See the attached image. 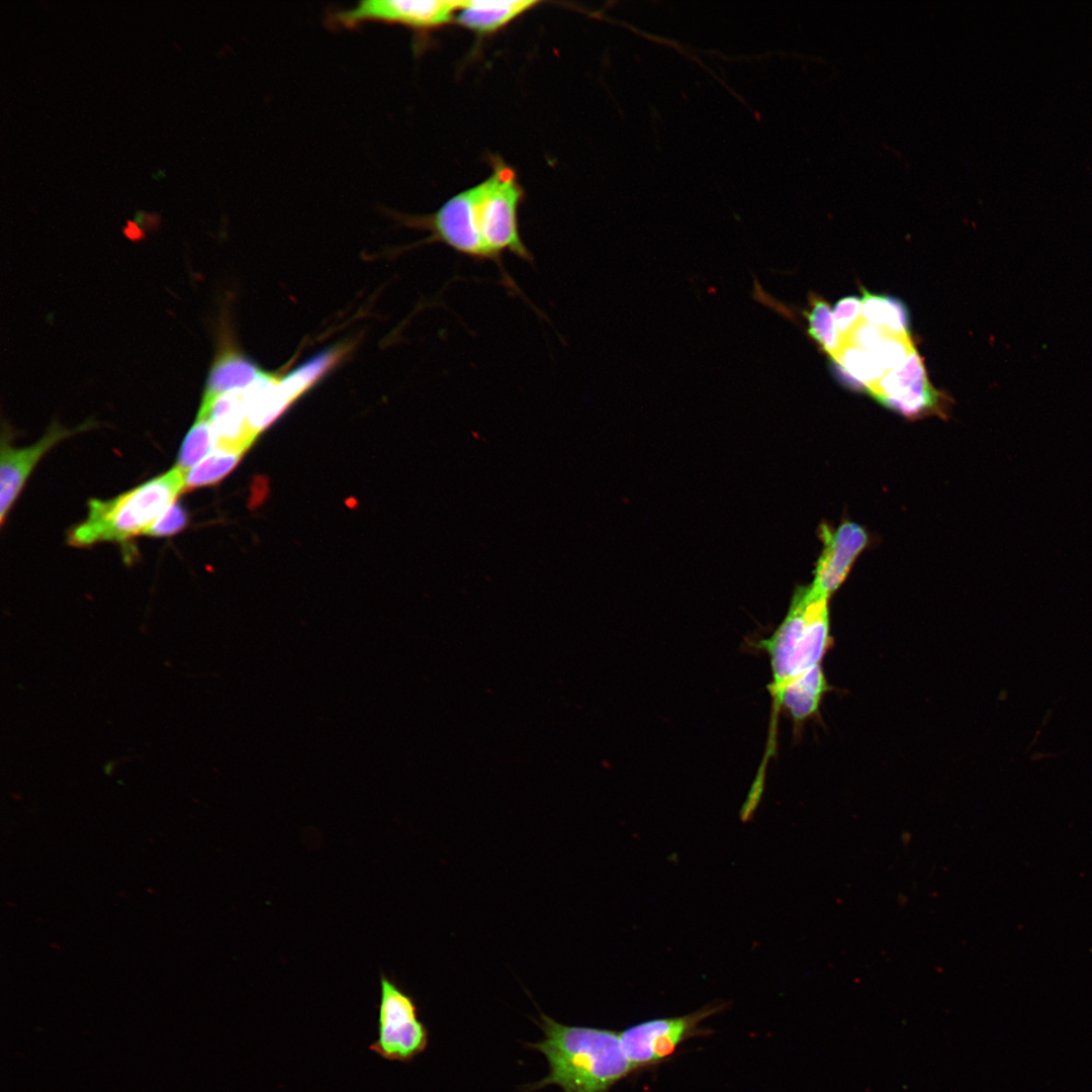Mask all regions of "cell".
<instances>
[{"instance_id":"cell-1","label":"cell","mask_w":1092,"mask_h":1092,"mask_svg":"<svg viewBox=\"0 0 1092 1092\" xmlns=\"http://www.w3.org/2000/svg\"><path fill=\"white\" fill-rule=\"evenodd\" d=\"M538 1025L544 1038L527 1046L544 1055L549 1073L525 1086L522 1092H534L549 1085L560 1087L562 1092H610L633 1072L619 1032L562 1024L544 1013H540Z\"/></svg>"},{"instance_id":"cell-2","label":"cell","mask_w":1092,"mask_h":1092,"mask_svg":"<svg viewBox=\"0 0 1092 1092\" xmlns=\"http://www.w3.org/2000/svg\"><path fill=\"white\" fill-rule=\"evenodd\" d=\"M185 473L178 467L111 499H90L87 518L72 528L68 541L77 547L123 543L147 535L159 517L184 492Z\"/></svg>"},{"instance_id":"cell-3","label":"cell","mask_w":1092,"mask_h":1092,"mask_svg":"<svg viewBox=\"0 0 1092 1092\" xmlns=\"http://www.w3.org/2000/svg\"><path fill=\"white\" fill-rule=\"evenodd\" d=\"M828 600L810 586L799 587L780 626L758 641V648L769 656L771 700L788 682L821 664L831 641Z\"/></svg>"},{"instance_id":"cell-4","label":"cell","mask_w":1092,"mask_h":1092,"mask_svg":"<svg viewBox=\"0 0 1092 1092\" xmlns=\"http://www.w3.org/2000/svg\"><path fill=\"white\" fill-rule=\"evenodd\" d=\"M481 183L482 239L487 260L502 268L508 278L502 264L506 253L527 263L534 261L519 229L518 212L523 192L515 172L503 163L496 164L491 175Z\"/></svg>"},{"instance_id":"cell-5","label":"cell","mask_w":1092,"mask_h":1092,"mask_svg":"<svg viewBox=\"0 0 1092 1092\" xmlns=\"http://www.w3.org/2000/svg\"><path fill=\"white\" fill-rule=\"evenodd\" d=\"M429 1044V1030L415 999L384 975L380 978L377 1037L369 1050L388 1061L410 1063Z\"/></svg>"},{"instance_id":"cell-6","label":"cell","mask_w":1092,"mask_h":1092,"mask_svg":"<svg viewBox=\"0 0 1092 1092\" xmlns=\"http://www.w3.org/2000/svg\"><path fill=\"white\" fill-rule=\"evenodd\" d=\"M481 198L482 183H479L454 195L434 213L405 220L430 233L426 243H440L469 259L486 262Z\"/></svg>"},{"instance_id":"cell-7","label":"cell","mask_w":1092,"mask_h":1092,"mask_svg":"<svg viewBox=\"0 0 1092 1092\" xmlns=\"http://www.w3.org/2000/svg\"><path fill=\"white\" fill-rule=\"evenodd\" d=\"M726 1006V1003H711L690 1014L643 1021L619 1032L632 1071L651 1067L668 1059L684 1041L704 1033L700 1028L703 1020Z\"/></svg>"},{"instance_id":"cell-8","label":"cell","mask_w":1092,"mask_h":1092,"mask_svg":"<svg viewBox=\"0 0 1092 1092\" xmlns=\"http://www.w3.org/2000/svg\"><path fill=\"white\" fill-rule=\"evenodd\" d=\"M460 0H363L329 15L333 26L352 28L365 22L398 24L415 29L443 25L455 17Z\"/></svg>"},{"instance_id":"cell-9","label":"cell","mask_w":1092,"mask_h":1092,"mask_svg":"<svg viewBox=\"0 0 1092 1092\" xmlns=\"http://www.w3.org/2000/svg\"><path fill=\"white\" fill-rule=\"evenodd\" d=\"M819 535L823 550L809 586L815 594L829 599L845 580L854 561L867 547L869 535L863 527L850 521H844L834 529L822 525Z\"/></svg>"},{"instance_id":"cell-10","label":"cell","mask_w":1092,"mask_h":1092,"mask_svg":"<svg viewBox=\"0 0 1092 1092\" xmlns=\"http://www.w3.org/2000/svg\"><path fill=\"white\" fill-rule=\"evenodd\" d=\"M197 416L209 422L215 450L245 453L258 436L248 421L246 388L202 399Z\"/></svg>"},{"instance_id":"cell-11","label":"cell","mask_w":1092,"mask_h":1092,"mask_svg":"<svg viewBox=\"0 0 1092 1092\" xmlns=\"http://www.w3.org/2000/svg\"><path fill=\"white\" fill-rule=\"evenodd\" d=\"M76 431L54 424L33 445L15 448L2 442L0 460V520L1 524L17 498L26 479L40 458L64 438Z\"/></svg>"},{"instance_id":"cell-12","label":"cell","mask_w":1092,"mask_h":1092,"mask_svg":"<svg viewBox=\"0 0 1092 1092\" xmlns=\"http://www.w3.org/2000/svg\"><path fill=\"white\" fill-rule=\"evenodd\" d=\"M539 1L460 0L455 15L457 22L477 32H492L532 9Z\"/></svg>"},{"instance_id":"cell-13","label":"cell","mask_w":1092,"mask_h":1092,"mask_svg":"<svg viewBox=\"0 0 1092 1092\" xmlns=\"http://www.w3.org/2000/svg\"><path fill=\"white\" fill-rule=\"evenodd\" d=\"M266 372L248 358L225 347L216 357L210 369L202 399L250 386Z\"/></svg>"},{"instance_id":"cell-14","label":"cell","mask_w":1092,"mask_h":1092,"mask_svg":"<svg viewBox=\"0 0 1092 1092\" xmlns=\"http://www.w3.org/2000/svg\"><path fill=\"white\" fill-rule=\"evenodd\" d=\"M832 371L843 385L867 393L884 377L886 371L871 352L843 343L831 358Z\"/></svg>"},{"instance_id":"cell-15","label":"cell","mask_w":1092,"mask_h":1092,"mask_svg":"<svg viewBox=\"0 0 1092 1092\" xmlns=\"http://www.w3.org/2000/svg\"><path fill=\"white\" fill-rule=\"evenodd\" d=\"M862 320L884 330L889 335L910 337L909 313L898 298L875 294L861 288Z\"/></svg>"},{"instance_id":"cell-16","label":"cell","mask_w":1092,"mask_h":1092,"mask_svg":"<svg viewBox=\"0 0 1092 1092\" xmlns=\"http://www.w3.org/2000/svg\"><path fill=\"white\" fill-rule=\"evenodd\" d=\"M807 322L806 333L827 356L834 357L843 341L838 333L830 304L819 294L810 292L808 305L802 311Z\"/></svg>"},{"instance_id":"cell-17","label":"cell","mask_w":1092,"mask_h":1092,"mask_svg":"<svg viewBox=\"0 0 1092 1092\" xmlns=\"http://www.w3.org/2000/svg\"><path fill=\"white\" fill-rule=\"evenodd\" d=\"M926 377L923 361L914 347L905 362L887 372L868 394L883 404L888 400L898 398Z\"/></svg>"},{"instance_id":"cell-18","label":"cell","mask_w":1092,"mask_h":1092,"mask_svg":"<svg viewBox=\"0 0 1092 1092\" xmlns=\"http://www.w3.org/2000/svg\"><path fill=\"white\" fill-rule=\"evenodd\" d=\"M244 453L215 450L185 473L184 490L212 485L238 465Z\"/></svg>"},{"instance_id":"cell-19","label":"cell","mask_w":1092,"mask_h":1092,"mask_svg":"<svg viewBox=\"0 0 1092 1092\" xmlns=\"http://www.w3.org/2000/svg\"><path fill=\"white\" fill-rule=\"evenodd\" d=\"M347 347L324 352L282 378L289 393L296 399L308 389L326 371L346 354Z\"/></svg>"},{"instance_id":"cell-20","label":"cell","mask_w":1092,"mask_h":1092,"mask_svg":"<svg viewBox=\"0 0 1092 1092\" xmlns=\"http://www.w3.org/2000/svg\"><path fill=\"white\" fill-rule=\"evenodd\" d=\"M212 446L214 442L210 424L207 419L197 416L181 445L176 467L186 473L208 456Z\"/></svg>"},{"instance_id":"cell-21","label":"cell","mask_w":1092,"mask_h":1092,"mask_svg":"<svg viewBox=\"0 0 1092 1092\" xmlns=\"http://www.w3.org/2000/svg\"><path fill=\"white\" fill-rule=\"evenodd\" d=\"M913 348L911 337L887 334L879 347L871 353L887 373L901 366Z\"/></svg>"},{"instance_id":"cell-22","label":"cell","mask_w":1092,"mask_h":1092,"mask_svg":"<svg viewBox=\"0 0 1092 1092\" xmlns=\"http://www.w3.org/2000/svg\"><path fill=\"white\" fill-rule=\"evenodd\" d=\"M832 311L836 328L843 341L862 318L861 298L855 295L842 297L835 303Z\"/></svg>"},{"instance_id":"cell-23","label":"cell","mask_w":1092,"mask_h":1092,"mask_svg":"<svg viewBox=\"0 0 1092 1092\" xmlns=\"http://www.w3.org/2000/svg\"><path fill=\"white\" fill-rule=\"evenodd\" d=\"M187 520L185 510L174 503L159 517L147 535L155 537L174 535L186 526Z\"/></svg>"},{"instance_id":"cell-24","label":"cell","mask_w":1092,"mask_h":1092,"mask_svg":"<svg viewBox=\"0 0 1092 1092\" xmlns=\"http://www.w3.org/2000/svg\"><path fill=\"white\" fill-rule=\"evenodd\" d=\"M886 335L887 333L884 330L861 318L849 335L843 339V343L873 352L879 347Z\"/></svg>"}]
</instances>
